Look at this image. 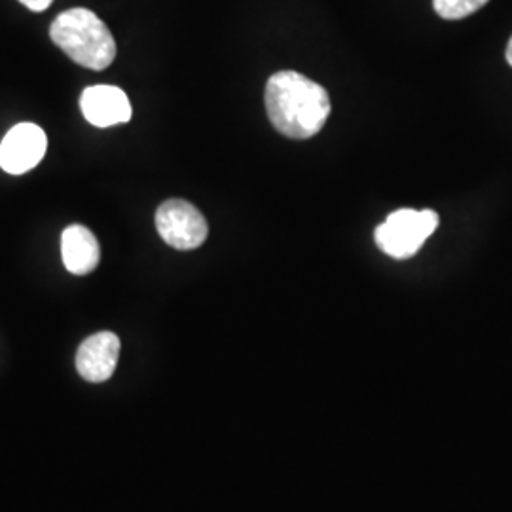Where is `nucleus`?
Returning a JSON list of instances; mask_svg holds the SVG:
<instances>
[{
    "mask_svg": "<svg viewBox=\"0 0 512 512\" xmlns=\"http://www.w3.org/2000/svg\"><path fill=\"white\" fill-rule=\"evenodd\" d=\"M268 118L281 135L291 139H310L317 135L330 114L327 90L294 71L275 73L266 84Z\"/></svg>",
    "mask_w": 512,
    "mask_h": 512,
    "instance_id": "f257e3e1",
    "label": "nucleus"
},
{
    "mask_svg": "<svg viewBox=\"0 0 512 512\" xmlns=\"http://www.w3.org/2000/svg\"><path fill=\"white\" fill-rule=\"evenodd\" d=\"M50 37L76 65L92 71L107 69L116 57V42L109 27L88 8H71L59 14L50 27Z\"/></svg>",
    "mask_w": 512,
    "mask_h": 512,
    "instance_id": "f03ea898",
    "label": "nucleus"
},
{
    "mask_svg": "<svg viewBox=\"0 0 512 512\" xmlns=\"http://www.w3.org/2000/svg\"><path fill=\"white\" fill-rule=\"evenodd\" d=\"M439 215L431 209H399L376 228V245L391 258H410L439 228Z\"/></svg>",
    "mask_w": 512,
    "mask_h": 512,
    "instance_id": "7ed1b4c3",
    "label": "nucleus"
},
{
    "mask_svg": "<svg viewBox=\"0 0 512 512\" xmlns=\"http://www.w3.org/2000/svg\"><path fill=\"white\" fill-rule=\"evenodd\" d=\"M156 228L160 238L177 251H192L209 236L207 220L192 203L167 200L156 211Z\"/></svg>",
    "mask_w": 512,
    "mask_h": 512,
    "instance_id": "20e7f679",
    "label": "nucleus"
},
{
    "mask_svg": "<svg viewBox=\"0 0 512 512\" xmlns=\"http://www.w3.org/2000/svg\"><path fill=\"white\" fill-rule=\"evenodd\" d=\"M48 150V137L37 124H18L0 143V167L10 175H23L35 169Z\"/></svg>",
    "mask_w": 512,
    "mask_h": 512,
    "instance_id": "39448f33",
    "label": "nucleus"
},
{
    "mask_svg": "<svg viewBox=\"0 0 512 512\" xmlns=\"http://www.w3.org/2000/svg\"><path fill=\"white\" fill-rule=\"evenodd\" d=\"M120 357V338L109 332H97L82 342L76 353V368L86 382L101 384L114 374Z\"/></svg>",
    "mask_w": 512,
    "mask_h": 512,
    "instance_id": "423d86ee",
    "label": "nucleus"
},
{
    "mask_svg": "<svg viewBox=\"0 0 512 512\" xmlns=\"http://www.w3.org/2000/svg\"><path fill=\"white\" fill-rule=\"evenodd\" d=\"M84 118L95 128H110L131 120L128 95L116 86H92L80 97Z\"/></svg>",
    "mask_w": 512,
    "mask_h": 512,
    "instance_id": "0eeeda50",
    "label": "nucleus"
},
{
    "mask_svg": "<svg viewBox=\"0 0 512 512\" xmlns=\"http://www.w3.org/2000/svg\"><path fill=\"white\" fill-rule=\"evenodd\" d=\"M61 258L71 274H92L101 260V247L92 230L82 224L65 228L61 236Z\"/></svg>",
    "mask_w": 512,
    "mask_h": 512,
    "instance_id": "6e6552de",
    "label": "nucleus"
},
{
    "mask_svg": "<svg viewBox=\"0 0 512 512\" xmlns=\"http://www.w3.org/2000/svg\"><path fill=\"white\" fill-rule=\"evenodd\" d=\"M488 0H433L435 12L444 19H463L478 12Z\"/></svg>",
    "mask_w": 512,
    "mask_h": 512,
    "instance_id": "1a4fd4ad",
    "label": "nucleus"
},
{
    "mask_svg": "<svg viewBox=\"0 0 512 512\" xmlns=\"http://www.w3.org/2000/svg\"><path fill=\"white\" fill-rule=\"evenodd\" d=\"M25 8H29V10H33V12H44V10H48L50 6H52V2L54 0H19Z\"/></svg>",
    "mask_w": 512,
    "mask_h": 512,
    "instance_id": "9d476101",
    "label": "nucleus"
},
{
    "mask_svg": "<svg viewBox=\"0 0 512 512\" xmlns=\"http://www.w3.org/2000/svg\"><path fill=\"white\" fill-rule=\"evenodd\" d=\"M507 61H509V63H511V67H512V38H511V42H509V46H507Z\"/></svg>",
    "mask_w": 512,
    "mask_h": 512,
    "instance_id": "9b49d317",
    "label": "nucleus"
}]
</instances>
